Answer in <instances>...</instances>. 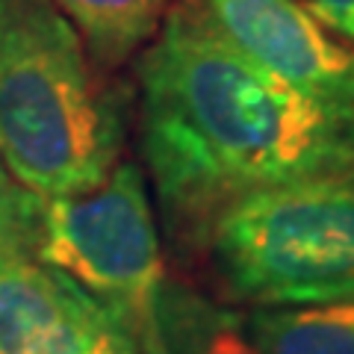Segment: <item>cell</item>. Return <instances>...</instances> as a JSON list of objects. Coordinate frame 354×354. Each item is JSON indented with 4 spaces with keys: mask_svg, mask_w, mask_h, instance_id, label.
<instances>
[{
    "mask_svg": "<svg viewBox=\"0 0 354 354\" xmlns=\"http://www.w3.org/2000/svg\"><path fill=\"white\" fill-rule=\"evenodd\" d=\"M142 151L165 225L204 245L230 204L290 186H354V109L278 80L192 3L139 62Z\"/></svg>",
    "mask_w": 354,
    "mask_h": 354,
    "instance_id": "1",
    "label": "cell"
},
{
    "mask_svg": "<svg viewBox=\"0 0 354 354\" xmlns=\"http://www.w3.org/2000/svg\"><path fill=\"white\" fill-rule=\"evenodd\" d=\"M121 106L53 0H0V160L39 198L86 192L118 165Z\"/></svg>",
    "mask_w": 354,
    "mask_h": 354,
    "instance_id": "2",
    "label": "cell"
},
{
    "mask_svg": "<svg viewBox=\"0 0 354 354\" xmlns=\"http://www.w3.org/2000/svg\"><path fill=\"white\" fill-rule=\"evenodd\" d=\"M227 290L260 307L354 298V186H290L230 204L207 234Z\"/></svg>",
    "mask_w": 354,
    "mask_h": 354,
    "instance_id": "3",
    "label": "cell"
},
{
    "mask_svg": "<svg viewBox=\"0 0 354 354\" xmlns=\"http://www.w3.org/2000/svg\"><path fill=\"white\" fill-rule=\"evenodd\" d=\"M36 257L92 295L145 354H169L162 251L145 180L133 162H118L86 192L44 198Z\"/></svg>",
    "mask_w": 354,
    "mask_h": 354,
    "instance_id": "4",
    "label": "cell"
},
{
    "mask_svg": "<svg viewBox=\"0 0 354 354\" xmlns=\"http://www.w3.org/2000/svg\"><path fill=\"white\" fill-rule=\"evenodd\" d=\"M236 50L316 101L354 109V41L295 0H186Z\"/></svg>",
    "mask_w": 354,
    "mask_h": 354,
    "instance_id": "5",
    "label": "cell"
},
{
    "mask_svg": "<svg viewBox=\"0 0 354 354\" xmlns=\"http://www.w3.org/2000/svg\"><path fill=\"white\" fill-rule=\"evenodd\" d=\"M109 319L39 257H0V354H86Z\"/></svg>",
    "mask_w": 354,
    "mask_h": 354,
    "instance_id": "6",
    "label": "cell"
},
{
    "mask_svg": "<svg viewBox=\"0 0 354 354\" xmlns=\"http://www.w3.org/2000/svg\"><path fill=\"white\" fill-rule=\"evenodd\" d=\"M248 342L254 354H354V298L257 310Z\"/></svg>",
    "mask_w": 354,
    "mask_h": 354,
    "instance_id": "7",
    "label": "cell"
},
{
    "mask_svg": "<svg viewBox=\"0 0 354 354\" xmlns=\"http://www.w3.org/2000/svg\"><path fill=\"white\" fill-rule=\"evenodd\" d=\"M95 65L118 68L160 32L169 0H53Z\"/></svg>",
    "mask_w": 354,
    "mask_h": 354,
    "instance_id": "8",
    "label": "cell"
},
{
    "mask_svg": "<svg viewBox=\"0 0 354 354\" xmlns=\"http://www.w3.org/2000/svg\"><path fill=\"white\" fill-rule=\"evenodd\" d=\"M44 198L21 186L0 160V257H36Z\"/></svg>",
    "mask_w": 354,
    "mask_h": 354,
    "instance_id": "9",
    "label": "cell"
},
{
    "mask_svg": "<svg viewBox=\"0 0 354 354\" xmlns=\"http://www.w3.org/2000/svg\"><path fill=\"white\" fill-rule=\"evenodd\" d=\"M295 3L330 32L354 41V0H295Z\"/></svg>",
    "mask_w": 354,
    "mask_h": 354,
    "instance_id": "10",
    "label": "cell"
},
{
    "mask_svg": "<svg viewBox=\"0 0 354 354\" xmlns=\"http://www.w3.org/2000/svg\"><path fill=\"white\" fill-rule=\"evenodd\" d=\"M86 354H145L136 342H133L124 330H118L113 322L104 328V334L97 337V342Z\"/></svg>",
    "mask_w": 354,
    "mask_h": 354,
    "instance_id": "11",
    "label": "cell"
}]
</instances>
